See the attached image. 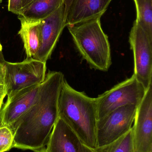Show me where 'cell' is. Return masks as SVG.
<instances>
[{"mask_svg":"<svg viewBox=\"0 0 152 152\" xmlns=\"http://www.w3.org/2000/svg\"><path fill=\"white\" fill-rule=\"evenodd\" d=\"M58 113L59 118L74 131L83 144L93 149L97 148L95 98L76 90L65 80L59 97Z\"/></svg>","mask_w":152,"mask_h":152,"instance_id":"obj_1","label":"cell"},{"mask_svg":"<svg viewBox=\"0 0 152 152\" xmlns=\"http://www.w3.org/2000/svg\"><path fill=\"white\" fill-rule=\"evenodd\" d=\"M100 19L67 27L78 51L91 68L107 72L112 64L110 45Z\"/></svg>","mask_w":152,"mask_h":152,"instance_id":"obj_2","label":"cell"},{"mask_svg":"<svg viewBox=\"0 0 152 152\" xmlns=\"http://www.w3.org/2000/svg\"><path fill=\"white\" fill-rule=\"evenodd\" d=\"M4 84L8 101L17 93L26 88L41 84L46 75V62L32 58L19 62L4 61Z\"/></svg>","mask_w":152,"mask_h":152,"instance_id":"obj_3","label":"cell"},{"mask_svg":"<svg viewBox=\"0 0 152 152\" xmlns=\"http://www.w3.org/2000/svg\"><path fill=\"white\" fill-rule=\"evenodd\" d=\"M145 92L143 85L134 75L117 84L95 98L98 120L124 105L134 104L138 106Z\"/></svg>","mask_w":152,"mask_h":152,"instance_id":"obj_4","label":"cell"},{"mask_svg":"<svg viewBox=\"0 0 152 152\" xmlns=\"http://www.w3.org/2000/svg\"><path fill=\"white\" fill-rule=\"evenodd\" d=\"M137 107L134 104L124 105L98 120L96 130L97 147L113 142L132 129Z\"/></svg>","mask_w":152,"mask_h":152,"instance_id":"obj_5","label":"cell"},{"mask_svg":"<svg viewBox=\"0 0 152 152\" xmlns=\"http://www.w3.org/2000/svg\"><path fill=\"white\" fill-rule=\"evenodd\" d=\"M129 42L134 55L133 75L146 91L152 84V42L136 21L129 34Z\"/></svg>","mask_w":152,"mask_h":152,"instance_id":"obj_6","label":"cell"},{"mask_svg":"<svg viewBox=\"0 0 152 152\" xmlns=\"http://www.w3.org/2000/svg\"><path fill=\"white\" fill-rule=\"evenodd\" d=\"M133 129L135 152H152V84L137 109Z\"/></svg>","mask_w":152,"mask_h":152,"instance_id":"obj_7","label":"cell"},{"mask_svg":"<svg viewBox=\"0 0 152 152\" xmlns=\"http://www.w3.org/2000/svg\"><path fill=\"white\" fill-rule=\"evenodd\" d=\"M65 26L64 6L62 4L51 15L40 20L41 45L37 53L32 58L46 63Z\"/></svg>","mask_w":152,"mask_h":152,"instance_id":"obj_8","label":"cell"},{"mask_svg":"<svg viewBox=\"0 0 152 152\" xmlns=\"http://www.w3.org/2000/svg\"><path fill=\"white\" fill-rule=\"evenodd\" d=\"M41 84L26 88L6 101L1 111V126L10 128L26 112L37 99Z\"/></svg>","mask_w":152,"mask_h":152,"instance_id":"obj_9","label":"cell"},{"mask_svg":"<svg viewBox=\"0 0 152 152\" xmlns=\"http://www.w3.org/2000/svg\"><path fill=\"white\" fill-rule=\"evenodd\" d=\"M112 0H72L65 17L66 26L101 18Z\"/></svg>","mask_w":152,"mask_h":152,"instance_id":"obj_10","label":"cell"},{"mask_svg":"<svg viewBox=\"0 0 152 152\" xmlns=\"http://www.w3.org/2000/svg\"><path fill=\"white\" fill-rule=\"evenodd\" d=\"M81 140L73 130L59 118L47 142L46 152H82Z\"/></svg>","mask_w":152,"mask_h":152,"instance_id":"obj_11","label":"cell"},{"mask_svg":"<svg viewBox=\"0 0 152 152\" xmlns=\"http://www.w3.org/2000/svg\"><path fill=\"white\" fill-rule=\"evenodd\" d=\"M21 28L18 34L22 39L26 58L35 56L40 48L41 37L39 31L40 20H28L19 16Z\"/></svg>","mask_w":152,"mask_h":152,"instance_id":"obj_12","label":"cell"},{"mask_svg":"<svg viewBox=\"0 0 152 152\" xmlns=\"http://www.w3.org/2000/svg\"><path fill=\"white\" fill-rule=\"evenodd\" d=\"M63 4V0H34L23 8L19 16L28 20H40L47 18Z\"/></svg>","mask_w":152,"mask_h":152,"instance_id":"obj_13","label":"cell"},{"mask_svg":"<svg viewBox=\"0 0 152 152\" xmlns=\"http://www.w3.org/2000/svg\"><path fill=\"white\" fill-rule=\"evenodd\" d=\"M137 10L135 20L152 42V0H134Z\"/></svg>","mask_w":152,"mask_h":152,"instance_id":"obj_14","label":"cell"},{"mask_svg":"<svg viewBox=\"0 0 152 152\" xmlns=\"http://www.w3.org/2000/svg\"><path fill=\"white\" fill-rule=\"evenodd\" d=\"M97 152H135L133 143V129L113 142L95 149Z\"/></svg>","mask_w":152,"mask_h":152,"instance_id":"obj_15","label":"cell"},{"mask_svg":"<svg viewBox=\"0 0 152 152\" xmlns=\"http://www.w3.org/2000/svg\"><path fill=\"white\" fill-rule=\"evenodd\" d=\"M13 134L10 128L0 127V152L8 151L12 148Z\"/></svg>","mask_w":152,"mask_h":152,"instance_id":"obj_16","label":"cell"},{"mask_svg":"<svg viewBox=\"0 0 152 152\" xmlns=\"http://www.w3.org/2000/svg\"><path fill=\"white\" fill-rule=\"evenodd\" d=\"M22 0H9L8 10L18 15L22 9Z\"/></svg>","mask_w":152,"mask_h":152,"instance_id":"obj_17","label":"cell"},{"mask_svg":"<svg viewBox=\"0 0 152 152\" xmlns=\"http://www.w3.org/2000/svg\"><path fill=\"white\" fill-rule=\"evenodd\" d=\"M7 96L6 88L4 83H0V114L1 111L4 98Z\"/></svg>","mask_w":152,"mask_h":152,"instance_id":"obj_18","label":"cell"},{"mask_svg":"<svg viewBox=\"0 0 152 152\" xmlns=\"http://www.w3.org/2000/svg\"><path fill=\"white\" fill-rule=\"evenodd\" d=\"M4 74L5 66L4 62L0 61V83H4Z\"/></svg>","mask_w":152,"mask_h":152,"instance_id":"obj_19","label":"cell"},{"mask_svg":"<svg viewBox=\"0 0 152 152\" xmlns=\"http://www.w3.org/2000/svg\"><path fill=\"white\" fill-rule=\"evenodd\" d=\"M72 0H63V5L64 6V14H65V18L66 17V14L68 10L70 5L71 3Z\"/></svg>","mask_w":152,"mask_h":152,"instance_id":"obj_20","label":"cell"},{"mask_svg":"<svg viewBox=\"0 0 152 152\" xmlns=\"http://www.w3.org/2000/svg\"><path fill=\"white\" fill-rule=\"evenodd\" d=\"M82 152H97L95 151V149H93L86 146L85 145H83V149H82Z\"/></svg>","mask_w":152,"mask_h":152,"instance_id":"obj_21","label":"cell"},{"mask_svg":"<svg viewBox=\"0 0 152 152\" xmlns=\"http://www.w3.org/2000/svg\"><path fill=\"white\" fill-rule=\"evenodd\" d=\"M34 1V0H22V9L25 8L26 6H27L30 3Z\"/></svg>","mask_w":152,"mask_h":152,"instance_id":"obj_22","label":"cell"},{"mask_svg":"<svg viewBox=\"0 0 152 152\" xmlns=\"http://www.w3.org/2000/svg\"><path fill=\"white\" fill-rule=\"evenodd\" d=\"M4 58L3 56L2 53L1 52H0V61L2 62H4Z\"/></svg>","mask_w":152,"mask_h":152,"instance_id":"obj_23","label":"cell"},{"mask_svg":"<svg viewBox=\"0 0 152 152\" xmlns=\"http://www.w3.org/2000/svg\"><path fill=\"white\" fill-rule=\"evenodd\" d=\"M35 152H46V149H45L44 148H43V149H41V150H38V151H36Z\"/></svg>","mask_w":152,"mask_h":152,"instance_id":"obj_24","label":"cell"},{"mask_svg":"<svg viewBox=\"0 0 152 152\" xmlns=\"http://www.w3.org/2000/svg\"><path fill=\"white\" fill-rule=\"evenodd\" d=\"M2 50V47L1 45L0 42V52H1Z\"/></svg>","mask_w":152,"mask_h":152,"instance_id":"obj_25","label":"cell"},{"mask_svg":"<svg viewBox=\"0 0 152 152\" xmlns=\"http://www.w3.org/2000/svg\"><path fill=\"white\" fill-rule=\"evenodd\" d=\"M1 126V115H0V127Z\"/></svg>","mask_w":152,"mask_h":152,"instance_id":"obj_26","label":"cell"},{"mask_svg":"<svg viewBox=\"0 0 152 152\" xmlns=\"http://www.w3.org/2000/svg\"><path fill=\"white\" fill-rule=\"evenodd\" d=\"M2 2V0H0V4Z\"/></svg>","mask_w":152,"mask_h":152,"instance_id":"obj_27","label":"cell"}]
</instances>
